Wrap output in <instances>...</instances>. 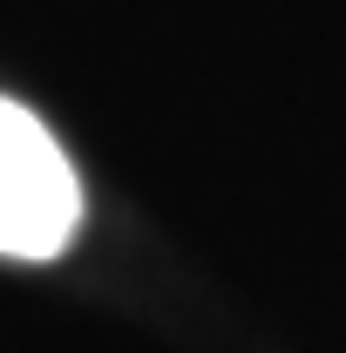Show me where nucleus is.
Returning a JSON list of instances; mask_svg holds the SVG:
<instances>
[{"label": "nucleus", "instance_id": "f257e3e1", "mask_svg": "<svg viewBox=\"0 0 346 353\" xmlns=\"http://www.w3.org/2000/svg\"><path fill=\"white\" fill-rule=\"evenodd\" d=\"M82 218V183L41 116L0 95V252L54 259Z\"/></svg>", "mask_w": 346, "mask_h": 353}]
</instances>
